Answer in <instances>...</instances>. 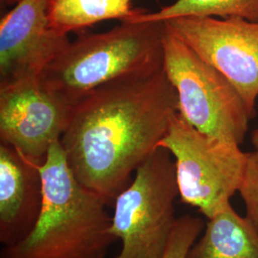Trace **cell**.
<instances>
[{
    "instance_id": "obj_1",
    "label": "cell",
    "mask_w": 258,
    "mask_h": 258,
    "mask_svg": "<svg viewBox=\"0 0 258 258\" xmlns=\"http://www.w3.org/2000/svg\"><path fill=\"white\" fill-rule=\"evenodd\" d=\"M178 96L164 66L103 85L71 107L60 139L79 182L115 201L165 137Z\"/></svg>"
},
{
    "instance_id": "obj_2",
    "label": "cell",
    "mask_w": 258,
    "mask_h": 258,
    "mask_svg": "<svg viewBox=\"0 0 258 258\" xmlns=\"http://www.w3.org/2000/svg\"><path fill=\"white\" fill-rule=\"evenodd\" d=\"M43 203L32 231L4 247L0 258H104L117 238L107 201L83 186L69 166L60 140L38 166Z\"/></svg>"
},
{
    "instance_id": "obj_3",
    "label": "cell",
    "mask_w": 258,
    "mask_h": 258,
    "mask_svg": "<svg viewBox=\"0 0 258 258\" xmlns=\"http://www.w3.org/2000/svg\"><path fill=\"white\" fill-rule=\"evenodd\" d=\"M165 21L131 22L69 42L39 81L69 106L103 85L164 66Z\"/></svg>"
},
{
    "instance_id": "obj_4",
    "label": "cell",
    "mask_w": 258,
    "mask_h": 258,
    "mask_svg": "<svg viewBox=\"0 0 258 258\" xmlns=\"http://www.w3.org/2000/svg\"><path fill=\"white\" fill-rule=\"evenodd\" d=\"M158 148L115 199L111 232L121 241L115 258H163L174 229L179 195L175 162Z\"/></svg>"
},
{
    "instance_id": "obj_5",
    "label": "cell",
    "mask_w": 258,
    "mask_h": 258,
    "mask_svg": "<svg viewBox=\"0 0 258 258\" xmlns=\"http://www.w3.org/2000/svg\"><path fill=\"white\" fill-rule=\"evenodd\" d=\"M164 70L177 92L178 113L186 122L212 138L244 143L251 117L238 90L166 24Z\"/></svg>"
},
{
    "instance_id": "obj_6",
    "label": "cell",
    "mask_w": 258,
    "mask_h": 258,
    "mask_svg": "<svg viewBox=\"0 0 258 258\" xmlns=\"http://www.w3.org/2000/svg\"><path fill=\"white\" fill-rule=\"evenodd\" d=\"M158 147L175 159L179 196L212 218L239 192L248 167L249 152L240 146L199 132L177 112Z\"/></svg>"
},
{
    "instance_id": "obj_7",
    "label": "cell",
    "mask_w": 258,
    "mask_h": 258,
    "mask_svg": "<svg viewBox=\"0 0 258 258\" xmlns=\"http://www.w3.org/2000/svg\"><path fill=\"white\" fill-rule=\"evenodd\" d=\"M166 26L238 90L251 119L258 98V21L184 17Z\"/></svg>"
},
{
    "instance_id": "obj_8",
    "label": "cell",
    "mask_w": 258,
    "mask_h": 258,
    "mask_svg": "<svg viewBox=\"0 0 258 258\" xmlns=\"http://www.w3.org/2000/svg\"><path fill=\"white\" fill-rule=\"evenodd\" d=\"M71 106L43 86L39 78L0 85V138L41 165L67 127Z\"/></svg>"
},
{
    "instance_id": "obj_9",
    "label": "cell",
    "mask_w": 258,
    "mask_h": 258,
    "mask_svg": "<svg viewBox=\"0 0 258 258\" xmlns=\"http://www.w3.org/2000/svg\"><path fill=\"white\" fill-rule=\"evenodd\" d=\"M48 0H19L0 20V85L39 78L70 41L48 19Z\"/></svg>"
},
{
    "instance_id": "obj_10",
    "label": "cell",
    "mask_w": 258,
    "mask_h": 258,
    "mask_svg": "<svg viewBox=\"0 0 258 258\" xmlns=\"http://www.w3.org/2000/svg\"><path fill=\"white\" fill-rule=\"evenodd\" d=\"M6 143L0 145V242L23 239L37 223L43 203L38 166Z\"/></svg>"
},
{
    "instance_id": "obj_11",
    "label": "cell",
    "mask_w": 258,
    "mask_h": 258,
    "mask_svg": "<svg viewBox=\"0 0 258 258\" xmlns=\"http://www.w3.org/2000/svg\"><path fill=\"white\" fill-rule=\"evenodd\" d=\"M185 258H258V229L229 204L208 219Z\"/></svg>"
},
{
    "instance_id": "obj_12",
    "label": "cell",
    "mask_w": 258,
    "mask_h": 258,
    "mask_svg": "<svg viewBox=\"0 0 258 258\" xmlns=\"http://www.w3.org/2000/svg\"><path fill=\"white\" fill-rule=\"evenodd\" d=\"M133 0H48L50 25L60 34L83 31L101 21H128L144 9L132 7Z\"/></svg>"
},
{
    "instance_id": "obj_13",
    "label": "cell",
    "mask_w": 258,
    "mask_h": 258,
    "mask_svg": "<svg viewBox=\"0 0 258 258\" xmlns=\"http://www.w3.org/2000/svg\"><path fill=\"white\" fill-rule=\"evenodd\" d=\"M184 17L241 18L256 22L258 0H177L158 12L145 10L128 21H166Z\"/></svg>"
},
{
    "instance_id": "obj_14",
    "label": "cell",
    "mask_w": 258,
    "mask_h": 258,
    "mask_svg": "<svg viewBox=\"0 0 258 258\" xmlns=\"http://www.w3.org/2000/svg\"><path fill=\"white\" fill-rule=\"evenodd\" d=\"M204 229L205 223L199 217L187 214L178 217L163 258H185Z\"/></svg>"
},
{
    "instance_id": "obj_15",
    "label": "cell",
    "mask_w": 258,
    "mask_h": 258,
    "mask_svg": "<svg viewBox=\"0 0 258 258\" xmlns=\"http://www.w3.org/2000/svg\"><path fill=\"white\" fill-rule=\"evenodd\" d=\"M239 194L246 207V216L258 229V157L249 152L248 167Z\"/></svg>"
},
{
    "instance_id": "obj_16",
    "label": "cell",
    "mask_w": 258,
    "mask_h": 258,
    "mask_svg": "<svg viewBox=\"0 0 258 258\" xmlns=\"http://www.w3.org/2000/svg\"><path fill=\"white\" fill-rule=\"evenodd\" d=\"M251 144L253 148H255V150H258V128L253 130L251 134Z\"/></svg>"
},
{
    "instance_id": "obj_17",
    "label": "cell",
    "mask_w": 258,
    "mask_h": 258,
    "mask_svg": "<svg viewBox=\"0 0 258 258\" xmlns=\"http://www.w3.org/2000/svg\"><path fill=\"white\" fill-rule=\"evenodd\" d=\"M19 2V0H1V3L5 4L6 6H15Z\"/></svg>"
},
{
    "instance_id": "obj_18",
    "label": "cell",
    "mask_w": 258,
    "mask_h": 258,
    "mask_svg": "<svg viewBox=\"0 0 258 258\" xmlns=\"http://www.w3.org/2000/svg\"><path fill=\"white\" fill-rule=\"evenodd\" d=\"M254 153H255V155L258 157V150H254Z\"/></svg>"
}]
</instances>
